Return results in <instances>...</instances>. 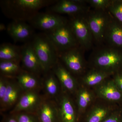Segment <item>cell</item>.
<instances>
[{"instance_id":"obj_1","label":"cell","mask_w":122,"mask_h":122,"mask_svg":"<svg viewBox=\"0 0 122 122\" xmlns=\"http://www.w3.org/2000/svg\"><path fill=\"white\" fill-rule=\"evenodd\" d=\"M53 0H13L4 1L2 6L5 12L13 20H29L44 7L54 4Z\"/></svg>"},{"instance_id":"obj_2","label":"cell","mask_w":122,"mask_h":122,"mask_svg":"<svg viewBox=\"0 0 122 122\" xmlns=\"http://www.w3.org/2000/svg\"><path fill=\"white\" fill-rule=\"evenodd\" d=\"M44 73L52 70L58 61V52L45 33L34 36L31 41Z\"/></svg>"},{"instance_id":"obj_3","label":"cell","mask_w":122,"mask_h":122,"mask_svg":"<svg viewBox=\"0 0 122 122\" xmlns=\"http://www.w3.org/2000/svg\"><path fill=\"white\" fill-rule=\"evenodd\" d=\"M93 56L95 68L114 74L122 70V49L111 46L98 50Z\"/></svg>"},{"instance_id":"obj_4","label":"cell","mask_w":122,"mask_h":122,"mask_svg":"<svg viewBox=\"0 0 122 122\" xmlns=\"http://www.w3.org/2000/svg\"><path fill=\"white\" fill-rule=\"evenodd\" d=\"M86 14L71 16L68 21L79 46L85 50L91 48L94 39L87 22Z\"/></svg>"},{"instance_id":"obj_5","label":"cell","mask_w":122,"mask_h":122,"mask_svg":"<svg viewBox=\"0 0 122 122\" xmlns=\"http://www.w3.org/2000/svg\"><path fill=\"white\" fill-rule=\"evenodd\" d=\"M45 33L58 53L79 46L68 22L54 30Z\"/></svg>"},{"instance_id":"obj_6","label":"cell","mask_w":122,"mask_h":122,"mask_svg":"<svg viewBox=\"0 0 122 122\" xmlns=\"http://www.w3.org/2000/svg\"><path fill=\"white\" fill-rule=\"evenodd\" d=\"M86 16L94 39L99 44L105 41V33L111 15L107 11L94 10L89 11Z\"/></svg>"},{"instance_id":"obj_7","label":"cell","mask_w":122,"mask_h":122,"mask_svg":"<svg viewBox=\"0 0 122 122\" xmlns=\"http://www.w3.org/2000/svg\"><path fill=\"white\" fill-rule=\"evenodd\" d=\"M68 20L59 14L53 13H38L28 21L33 28L45 32H49L68 23Z\"/></svg>"},{"instance_id":"obj_8","label":"cell","mask_w":122,"mask_h":122,"mask_svg":"<svg viewBox=\"0 0 122 122\" xmlns=\"http://www.w3.org/2000/svg\"><path fill=\"white\" fill-rule=\"evenodd\" d=\"M86 0H61L58 1L48 9L50 12L57 14H65L70 16L86 14L89 11Z\"/></svg>"},{"instance_id":"obj_9","label":"cell","mask_w":122,"mask_h":122,"mask_svg":"<svg viewBox=\"0 0 122 122\" xmlns=\"http://www.w3.org/2000/svg\"><path fill=\"white\" fill-rule=\"evenodd\" d=\"M38 91L39 89L24 91L10 114L23 112L36 113L43 98Z\"/></svg>"},{"instance_id":"obj_10","label":"cell","mask_w":122,"mask_h":122,"mask_svg":"<svg viewBox=\"0 0 122 122\" xmlns=\"http://www.w3.org/2000/svg\"><path fill=\"white\" fill-rule=\"evenodd\" d=\"M82 49L79 46L58 53V57L65 63L68 70L75 74L81 73L85 68Z\"/></svg>"},{"instance_id":"obj_11","label":"cell","mask_w":122,"mask_h":122,"mask_svg":"<svg viewBox=\"0 0 122 122\" xmlns=\"http://www.w3.org/2000/svg\"><path fill=\"white\" fill-rule=\"evenodd\" d=\"M21 62L25 70L39 76L44 73L31 42L26 43L21 47Z\"/></svg>"},{"instance_id":"obj_12","label":"cell","mask_w":122,"mask_h":122,"mask_svg":"<svg viewBox=\"0 0 122 122\" xmlns=\"http://www.w3.org/2000/svg\"><path fill=\"white\" fill-rule=\"evenodd\" d=\"M33 28L24 21L13 20L7 26V30L14 41H26L33 35Z\"/></svg>"},{"instance_id":"obj_13","label":"cell","mask_w":122,"mask_h":122,"mask_svg":"<svg viewBox=\"0 0 122 122\" xmlns=\"http://www.w3.org/2000/svg\"><path fill=\"white\" fill-rule=\"evenodd\" d=\"M36 114L40 122H59L58 107L53 99L42 98Z\"/></svg>"},{"instance_id":"obj_14","label":"cell","mask_w":122,"mask_h":122,"mask_svg":"<svg viewBox=\"0 0 122 122\" xmlns=\"http://www.w3.org/2000/svg\"><path fill=\"white\" fill-rule=\"evenodd\" d=\"M15 78H10L4 97L0 101L1 111H5L14 107L24 92Z\"/></svg>"},{"instance_id":"obj_15","label":"cell","mask_w":122,"mask_h":122,"mask_svg":"<svg viewBox=\"0 0 122 122\" xmlns=\"http://www.w3.org/2000/svg\"><path fill=\"white\" fill-rule=\"evenodd\" d=\"M109 46L122 49V24L112 16L105 33Z\"/></svg>"},{"instance_id":"obj_16","label":"cell","mask_w":122,"mask_h":122,"mask_svg":"<svg viewBox=\"0 0 122 122\" xmlns=\"http://www.w3.org/2000/svg\"><path fill=\"white\" fill-rule=\"evenodd\" d=\"M58 109L59 122H77L74 106L68 96H62Z\"/></svg>"},{"instance_id":"obj_17","label":"cell","mask_w":122,"mask_h":122,"mask_svg":"<svg viewBox=\"0 0 122 122\" xmlns=\"http://www.w3.org/2000/svg\"><path fill=\"white\" fill-rule=\"evenodd\" d=\"M15 78L24 91L38 90L41 86L39 76L24 70Z\"/></svg>"},{"instance_id":"obj_18","label":"cell","mask_w":122,"mask_h":122,"mask_svg":"<svg viewBox=\"0 0 122 122\" xmlns=\"http://www.w3.org/2000/svg\"><path fill=\"white\" fill-rule=\"evenodd\" d=\"M52 70L65 89L71 92L75 89L76 83L74 78L69 70L58 61Z\"/></svg>"},{"instance_id":"obj_19","label":"cell","mask_w":122,"mask_h":122,"mask_svg":"<svg viewBox=\"0 0 122 122\" xmlns=\"http://www.w3.org/2000/svg\"><path fill=\"white\" fill-rule=\"evenodd\" d=\"M99 94L105 99L115 102H122V92L113 80L103 84L99 88Z\"/></svg>"},{"instance_id":"obj_20","label":"cell","mask_w":122,"mask_h":122,"mask_svg":"<svg viewBox=\"0 0 122 122\" xmlns=\"http://www.w3.org/2000/svg\"><path fill=\"white\" fill-rule=\"evenodd\" d=\"M21 47L10 43H4L0 46V61L20 62L21 61Z\"/></svg>"},{"instance_id":"obj_21","label":"cell","mask_w":122,"mask_h":122,"mask_svg":"<svg viewBox=\"0 0 122 122\" xmlns=\"http://www.w3.org/2000/svg\"><path fill=\"white\" fill-rule=\"evenodd\" d=\"M46 74L43 83L46 97L53 99L59 92L58 81L52 71H50Z\"/></svg>"},{"instance_id":"obj_22","label":"cell","mask_w":122,"mask_h":122,"mask_svg":"<svg viewBox=\"0 0 122 122\" xmlns=\"http://www.w3.org/2000/svg\"><path fill=\"white\" fill-rule=\"evenodd\" d=\"M20 62L12 61H0L1 75L12 78H15L23 70L20 65Z\"/></svg>"},{"instance_id":"obj_23","label":"cell","mask_w":122,"mask_h":122,"mask_svg":"<svg viewBox=\"0 0 122 122\" xmlns=\"http://www.w3.org/2000/svg\"><path fill=\"white\" fill-rule=\"evenodd\" d=\"M114 74L111 72L94 68L89 72L84 78V81L88 86H92L102 82L111 75Z\"/></svg>"},{"instance_id":"obj_24","label":"cell","mask_w":122,"mask_h":122,"mask_svg":"<svg viewBox=\"0 0 122 122\" xmlns=\"http://www.w3.org/2000/svg\"><path fill=\"white\" fill-rule=\"evenodd\" d=\"M109 114V110L104 107H97L91 112L87 117L86 122H102Z\"/></svg>"},{"instance_id":"obj_25","label":"cell","mask_w":122,"mask_h":122,"mask_svg":"<svg viewBox=\"0 0 122 122\" xmlns=\"http://www.w3.org/2000/svg\"><path fill=\"white\" fill-rule=\"evenodd\" d=\"M107 11L112 17L122 24V0H111Z\"/></svg>"},{"instance_id":"obj_26","label":"cell","mask_w":122,"mask_h":122,"mask_svg":"<svg viewBox=\"0 0 122 122\" xmlns=\"http://www.w3.org/2000/svg\"><path fill=\"white\" fill-rule=\"evenodd\" d=\"M78 104L79 109L83 110L86 108L91 102V94L86 90H82L79 92L78 96Z\"/></svg>"},{"instance_id":"obj_27","label":"cell","mask_w":122,"mask_h":122,"mask_svg":"<svg viewBox=\"0 0 122 122\" xmlns=\"http://www.w3.org/2000/svg\"><path fill=\"white\" fill-rule=\"evenodd\" d=\"M86 1L95 10L107 11L111 0H87Z\"/></svg>"},{"instance_id":"obj_28","label":"cell","mask_w":122,"mask_h":122,"mask_svg":"<svg viewBox=\"0 0 122 122\" xmlns=\"http://www.w3.org/2000/svg\"><path fill=\"white\" fill-rule=\"evenodd\" d=\"M12 114L15 115L18 122H40L35 113L23 112Z\"/></svg>"},{"instance_id":"obj_29","label":"cell","mask_w":122,"mask_h":122,"mask_svg":"<svg viewBox=\"0 0 122 122\" xmlns=\"http://www.w3.org/2000/svg\"><path fill=\"white\" fill-rule=\"evenodd\" d=\"M10 78L1 75L0 78V101L2 100L6 93L9 83Z\"/></svg>"},{"instance_id":"obj_30","label":"cell","mask_w":122,"mask_h":122,"mask_svg":"<svg viewBox=\"0 0 122 122\" xmlns=\"http://www.w3.org/2000/svg\"><path fill=\"white\" fill-rule=\"evenodd\" d=\"M102 122H122V110L116 111Z\"/></svg>"},{"instance_id":"obj_31","label":"cell","mask_w":122,"mask_h":122,"mask_svg":"<svg viewBox=\"0 0 122 122\" xmlns=\"http://www.w3.org/2000/svg\"><path fill=\"white\" fill-rule=\"evenodd\" d=\"M114 75L113 81L116 85L122 92V70L116 72Z\"/></svg>"},{"instance_id":"obj_32","label":"cell","mask_w":122,"mask_h":122,"mask_svg":"<svg viewBox=\"0 0 122 122\" xmlns=\"http://www.w3.org/2000/svg\"><path fill=\"white\" fill-rule=\"evenodd\" d=\"M1 122H18L15 115L12 114H10L3 118Z\"/></svg>"},{"instance_id":"obj_33","label":"cell","mask_w":122,"mask_h":122,"mask_svg":"<svg viewBox=\"0 0 122 122\" xmlns=\"http://www.w3.org/2000/svg\"><path fill=\"white\" fill-rule=\"evenodd\" d=\"M0 31H2V30H7V28L5 27L4 25L2 24H1L0 26Z\"/></svg>"}]
</instances>
